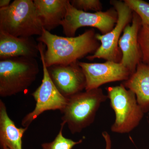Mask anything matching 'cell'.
<instances>
[{"label": "cell", "mask_w": 149, "mask_h": 149, "mask_svg": "<svg viewBox=\"0 0 149 149\" xmlns=\"http://www.w3.org/2000/svg\"><path fill=\"white\" fill-rule=\"evenodd\" d=\"M136 95L137 102L144 112L149 111V65L141 62L136 71L123 83Z\"/></svg>", "instance_id": "obj_15"}, {"label": "cell", "mask_w": 149, "mask_h": 149, "mask_svg": "<svg viewBox=\"0 0 149 149\" xmlns=\"http://www.w3.org/2000/svg\"><path fill=\"white\" fill-rule=\"evenodd\" d=\"M117 20V12L113 8L92 13L74 8L68 0L66 15L61 25L66 37H75L77 29L83 27L96 28L104 35L113 29Z\"/></svg>", "instance_id": "obj_8"}, {"label": "cell", "mask_w": 149, "mask_h": 149, "mask_svg": "<svg viewBox=\"0 0 149 149\" xmlns=\"http://www.w3.org/2000/svg\"><path fill=\"white\" fill-rule=\"evenodd\" d=\"M10 0H1L0 1V8L7 7L10 5Z\"/></svg>", "instance_id": "obj_20"}, {"label": "cell", "mask_w": 149, "mask_h": 149, "mask_svg": "<svg viewBox=\"0 0 149 149\" xmlns=\"http://www.w3.org/2000/svg\"><path fill=\"white\" fill-rule=\"evenodd\" d=\"M43 27L37 17L34 1L15 0L0 8V31L19 37L40 36Z\"/></svg>", "instance_id": "obj_3"}, {"label": "cell", "mask_w": 149, "mask_h": 149, "mask_svg": "<svg viewBox=\"0 0 149 149\" xmlns=\"http://www.w3.org/2000/svg\"><path fill=\"white\" fill-rule=\"evenodd\" d=\"M44 45L42 42L38 43L42 65L43 79L41 85L32 94L36 101L35 109L22 120V125L24 128H28L32 123L44 112L57 110L61 112L68 101V99L59 92L51 79L45 62Z\"/></svg>", "instance_id": "obj_6"}, {"label": "cell", "mask_w": 149, "mask_h": 149, "mask_svg": "<svg viewBox=\"0 0 149 149\" xmlns=\"http://www.w3.org/2000/svg\"><path fill=\"white\" fill-rule=\"evenodd\" d=\"M52 80L62 95L70 97L85 89L86 78L78 61L68 65H55L47 68Z\"/></svg>", "instance_id": "obj_10"}, {"label": "cell", "mask_w": 149, "mask_h": 149, "mask_svg": "<svg viewBox=\"0 0 149 149\" xmlns=\"http://www.w3.org/2000/svg\"><path fill=\"white\" fill-rule=\"evenodd\" d=\"M27 128H18L11 119L3 102L0 100V147L22 149V139Z\"/></svg>", "instance_id": "obj_14"}, {"label": "cell", "mask_w": 149, "mask_h": 149, "mask_svg": "<svg viewBox=\"0 0 149 149\" xmlns=\"http://www.w3.org/2000/svg\"><path fill=\"white\" fill-rule=\"evenodd\" d=\"M142 26L141 18L133 12L131 24H128L120 37L118 46L122 54L120 63L133 74L141 61V54L138 43V34Z\"/></svg>", "instance_id": "obj_11"}, {"label": "cell", "mask_w": 149, "mask_h": 149, "mask_svg": "<svg viewBox=\"0 0 149 149\" xmlns=\"http://www.w3.org/2000/svg\"><path fill=\"white\" fill-rule=\"evenodd\" d=\"M108 98L115 114L111 130L113 133H129L139 125L144 112L137 102L135 93L123 84L107 87Z\"/></svg>", "instance_id": "obj_5"}, {"label": "cell", "mask_w": 149, "mask_h": 149, "mask_svg": "<svg viewBox=\"0 0 149 149\" xmlns=\"http://www.w3.org/2000/svg\"><path fill=\"white\" fill-rule=\"evenodd\" d=\"M110 3L117 11V22L109 32L104 35L96 34V38L100 42V45L93 55L86 57L89 60L101 58L116 63L121 61L122 54L118 42L121 33L132 22L133 12L123 1L112 0Z\"/></svg>", "instance_id": "obj_7"}, {"label": "cell", "mask_w": 149, "mask_h": 149, "mask_svg": "<svg viewBox=\"0 0 149 149\" xmlns=\"http://www.w3.org/2000/svg\"><path fill=\"white\" fill-rule=\"evenodd\" d=\"M123 1L141 18L142 24L149 26V3L143 0H124Z\"/></svg>", "instance_id": "obj_17"}, {"label": "cell", "mask_w": 149, "mask_h": 149, "mask_svg": "<svg viewBox=\"0 0 149 149\" xmlns=\"http://www.w3.org/2000/svg\"><path fill=\"white\" fill-rule=\"evenodd\" d=\"M65 125L64 123H61L60 130L54 140L52 142L42 144V149H72L74 146L82 143V139L74 141L64 137L63 134V130Z\"/></svg>", "instance_id": "obj_16"}, {"label": "cell", "mask_w": 149, "mask_h": 149, "mask_svg": "<svg viewBox=\"0 0 149 149\" xmlns=\"http://www.w3.org/2000/svg\"><path fill=\"white\" fill-rule=\"evenodd\" d=\"M61 112L62 123L72 134L79 133L94 122L101 105L108 99L100 88L80 92L68 98Z\"/></svg>", "instance_id": "obj_2"}, {"label": "cell", "mask_w": 149, "mask_h": 149, "mask_svg": "<svg viewBox=\"0 0 149 149\" xmlns=\"http://www.w3.org/2000/svg\"><path fill=\"white\" fill-rule=\"evenodd\" d=\"M1 149H9L6 146H3L2 147V148H1Z\"/></svg>", "instance_id": "obj_21"}, {"label": "cell", "mask_w": 149, "mask_h": 149, "mask_svg": "<svg viewBox=\"0 0 149 149\" xmlns=\"http://www.w3.org/2000/svg\"><path fill=\"white\" fill-rule=\"evenodd\" d=\"M36 58L19 57L0 61V96L6 97L26 91L39 73Z\"/></svg>", "instance_id": "obj_4"}, {"label": "cell", "mask_w": 149, "mask_h": 149, "mask_svg": "<svg viewBox=\"0 0 149 149\" xmlns=\"http://www.w3.org/2000/svg\"><path fill=\"white\" fill-rule=\"evenodd\" d=\"M85 76V91L100 88L107 83L126 81L132 75L120 63L106 61L103 63L78 61Z\"/></svg>", "instance_id": "obj_9"}, {"label": "cell", "mask_w": 149, "mask_h": 149, "mask_svg": "<svg viewBox=\"0 0 149 149\" xmlns=\"http://www.w3.org/2000/svg\"><path fill=\"white\" fill-rule=\"evenodd\" d=\"M39 54L38 44L32 37H15L0 31L1 60L19 57L36 58Z\"/></svg>", "instance_id": "obj_12"}, {"label": "cell", "mask_w": 149, "mask_h": 149, "mask_svg": "<svg viewBox=\"0 0 149 149\" xmlns=\"http://www.w3.org/2000/svg\"><path fill=\"white\" fill-rule=\"evenodd\" d=\"M70 3L74 8L85 12L92 10L97 12L102 10V5L99 0H71Z\"/></svg>", "instance_id": "obj_19"}, {"label": "cell", "mask_w": 149, "mask_h": 149, "mask_svg": "<svg viewBox=\"0 0 149 149\" xmlns=\"http://www.w3.org/2000/svg\"><path fill=\"white\" fill-rule=\"evenodd\" d=\"M138 43L141 62L149 65V26L142 24L138 34Z\"/></svg>", "instance_id": "obj_18"}, {"label": "cell", "mask_w": 149, "mask_h": 149, "mask_svg": "<svg viewBox=\"0 0 149 149\" xmlns=\"http://www.w3.org/2000/svg\"><path fill=\"white\" fill-rule=\"evenodd\" d=\"M68 0H35L37 17L43 28L50 32L61 25L67 12Z\"/></svg>", "instance_id": "obj_13"}, {"label": "cell", "mask_w": 149, "mask_h": 149, "mask_svg": "<svg viewBox=\"0 0 149 149\" xmlns=\"http://www.w3.org/2000/svg\"><path fill=\"white\" fill-rule=\"evenodd\" d=\"M96 34L95 29H92L77 37H63L43 28L37 40L47 47L45 52L46 66L70 64L89 54H94L100 45Z\"/></svg>", "instance_id": "obj_1"}]
</instances>
